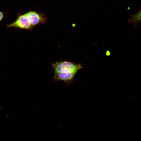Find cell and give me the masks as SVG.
<instances>
[{
  "mask_svg": "<svg viewBox=\"0 0 141 141\" xmlns=\"http://www.w3.org/2000/svg\"><path fill=\"white\" fill-rule=\"evenodd\" d=\"M52 66L54 73L75 72L77 73L83 67L81 64H76L67 61H56L52 63Z\"/></svg>",
  "mask_w": 141,
  "mask_h": 141,
  "instance_id": "obj_1",
  "label": "cell"
},
{
  "mask_svg": "<svg viewBox=\"0 0 141 141\" xmlns=\"http://www.w3.org/2000/svg\"><path fill=\"white\" fill-rule=\"evenodd\" d=\"M7 27L31 30L33 28L26 13L19 16L14 22L8 25Z\"/></svg>",
  "mask_w": 141,
  "mask_h": 141,
  "instance_id": "obj_2",
  "label": "cell"
},
{
  "mask_svg": "<svg viewBox=\"0 0 141 141\" xmlns=\"http://www.w3.org/2000/svg\"><path fill=\"white\" fill-rule=\"evenodd\" d=\"M26 14L33 27L39 23L44 24L47 20L43 14L34 11H30Z\"/></svg>",
  "mask_w": 141,
  "mask_h": 141,
  "instance_id": "obj_3",
  "label": "cell"
},
{
  "mask_svg": "<svg viewBox=\"0 0 141 141\" xmlns=\"http://www.w3.org/2000/svg\"><path fill=\"white\" fill-rule=\"evenodd\" d=\"M75 72L54 73L53 79L55 81H62L66 84L70 83L76 74Z\"/></svg>",
  "mask_w": 141,
  "mask_h": 141,
  "instance_id": "obj_4",
  "label": "cell"
},
{
  "mask_svg": "<svg viewBox=\"0 0 141 141\" xmlns=\"http://www.w3.org/2000/svg\"><path fill=\"white\" fill-rule=\"evenodd\" d=\"M130 22L135 24L141 22V10L136 14L132 15L130 20Z\"/></svg>",
  "mask_w": 141,
  "mask_h": 141,
  "instance_id": "obj_5",
  "label": "cell"
},
{
  "mask_svg": "<svg viewBox=\"0 0 141 141\" xmlns=\"http://www.w3.org/2000/svg\"><path fill=\"white\" fill-rule=\"evenodd\" d=\"M4 14L1 11H0V22L2 19L3 18Z\"/></svg>",
  "mask_w": 141,
  "mask_h": 141,
  "instance_id": "obj_6",
  "label": "cell"
}]
</instances>
